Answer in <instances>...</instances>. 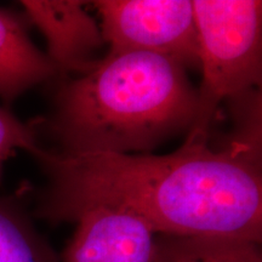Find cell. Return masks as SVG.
<instances>
[{
    "label": "cell",
    "instance_id": "cell-1",
    "mask_svg": "<svg viewBox=\"0 0 262 262\" xmlns=\"http://www.w3.org/2000/svg\"><path fill=\"white\" fill-rule=\"evenodd\" d=\"M35 158L49 178L37 215L54 224L106 208L136 216L157 234L261 243V134L234 130L220 148L187 136L165 156L41 148Z\"/></svg>",
    "mask_w": 262,
    "mask_h": 262
},
{
    "label": "cell",
    "instance_id": "cell-2",
    "mask_svg": "<svg viewBox=\"0 0 262 262\" xmlns=\"http://www.w3.org/2000/svg\"><path fill=\"white\" fill-rule=\"evenodd\" d=\"M198 94L187 70L150 52L107 54L61 81L45 122L60 153H146L189 131Z\"/></svg>",
    "mask_w": 262,
    "mask_h": 262
},
{
    "label": "cell",
    "instance_id": "cell-3",
    "mask_svg": "<svg viewBox=\"0 0 262 262\" xmlns=\"http://www.w3.org/2000/svg\"><path fill=\"white\" fill-rule=\"evenodd\" d=\"M203 78L189 137H209L220 104L260 86L262 3L256 0L192 2Z\"/></svg>",
    "mask_w": 262,
    "mask_h": 262
},
{
    "label": "cell",
    "instance_id": "cell-4",
    "mask_svg": "<svg viewBox=\"0 0 262 262\" xmlns=\"http://www.w3.org/2000/svg\"><path fill=\"white\" fill-rule=\"evenodd\" d=\"M91 5L100 15L108 54L150 52L171 58L187 70L199 68L194 11L188 0H100Z\"/></svg>",
    "mask_w": 262,
    "mask_h": 262
},
{
    "label": "cell",
    "instance_id": "cell-5",
    "mask_svg": "<svg viewBox=\"0 0 262 262\" xmlns=\"http://www.w3.org/2000/svg\"><path fill=\"white\" fill-rule=\"evenodd\" d=\"M75 222L61 262H153L158 234L136 216L97 208Z\"/></svg>",
    "mask_w": 262,
    "mask_h": 262
},
{
    "label": "cell",
    "instance_id": "cell-6",
    "mask_svg": "<svg viewBox=\"0 0 262 262\" xmlns=\"http://www.w3.org/2000/svg\"><path fill=\"white\" fill-rule=\"evenodd\" d=\"M26 17L48 41V57L57 73H84L95 62L94 55L104 44L100 25L77 0H25Z\"/></svg>",
    "mask_w": 262,
    "mask_h": 262
},
{
    "label": "cell",
    "instance_id": "cell-7",
    "mask_svg": "<svg viewBox=\"0 0 262 262\" xmlns=\"http://www.w3.org/2000/svg\"><path fill=\"white\" fill-rule=\"evenodd\" d=\"M56 74L57 70L48 55L29 38L24 19L0 9V97L12 102Z\"/></svg>",
    "mask_w": 262,
    "mask_h": 262
},
{
    "label": "cell",
    "instance_id": "cell-8",
    "mask_svg": "<svg viewBox=\"0 0 262 262\" xmlns=\"http://www.w3.org/2000/svg\"><path fill=\"white\" fill-rule=\"evenodd\" d=\"M153 262H262L260 243L158 234Z\"/></svg>",
    "mask_w": 262,
    "mask_h": 262
},
{
    "label": "cell",
    "instance_id": "cell-9",
    "mask_svg": "<svg viewBox=\"0 0 262 262\" xmlns=\"http://www.w3.org/2000/svg\"><path fill=\"white\" fill-rule=\"evenodd\" d=\"M0 262H61L12 199L0 198Z\"/></svg>",
    "mask_w": 262,
    "mask_h": 262
},
{
    "label": "cell",
    "instance_id": "cell-10",
    "mask_svg": "<svg viewBox=\"0 0 262 262\" xmlns=\"http://www.w3.org/2000/svg\"><path fill=\"white\" fill-rule=\"evenodd\" d=\"M17 149H25L33 156L40 152L35 130L24 124L9 111L0 108V183L4 164Z\"/></svg>",
    "mask_w": 262,
    "mask_h": 262
}]
</instances>
